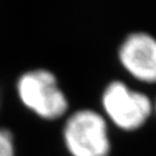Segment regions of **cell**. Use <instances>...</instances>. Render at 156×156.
Here are the masks:
<instances>
[{
    "instance_id": "3",
    "label": "cell",
    "mask_w": 156,
    "mask_h": 156,
    "mask_svg": "<svg viewBox=\"0 0 156 156\" xmlns=\"http://www.w3.org/2000/svg\"><path fill=\"white\" fill-rule=\"evenodd\" d=\"M102 103L112 123L125 131L141 127L149 118L153 109L148 96L129 89L120 81L111 82L106 87Z\"/></svg>"
},
{
    "instance_id": "1",
    "label": "cell",
    "mask_w": 156,
    "mask_h": 156,
    "mask_svg": "<svg viewBox=\"0 0 156 156\" xmlns=\"http://www.w3.org/2000/svg\"><path fill=\"white\" fill-rule=\"evenodd\" d=\"M17 94L28 109L49 120L62 117L68 106L56 76L45 69L24 73L19 79Z\"/></svg>"
},
{
    "instance_id": "6",
    "label": "cell",
    "mask_w": 156,
    "mask_h": 156,
    "mask_svg": "<svg viewBox=\"0 0 156 156\" xmlns=\"http://www.w3.org/2000/svg\"><path fill=\"white\" fill-rule=\"evenodd\" d=\"M155 109H156V105H155Z\"/></svg>"
},
{
    "instance_id": "4",
    "label": "cell",
    "mask_w": 156,
    "mask_h": 156,
    "mask_svg": "<svg viewBox=\"0 0 156 156\" xmlns=\"http://www.w3.org/2000/svg\"><path fill=\"white\" fill-rule=\"evenodd\" d=\"M119 59L132 76L156 83V39L146 33L128 35L119 49Z\"/></svg>"
},
{
    "instance_id": "5",
    "label": "cell",
    "mask_w": 156,
    "mask_h": 156,
    "mask_svg": "<svg viewBox=\"0 0 156 156\" xmlns=\"http://www.w3.org/2000/svg\"><path fill=\"white\" fill-rule=\"evenodd\" d=\"M0 156H14V142L9 131L0 128Z\"/></svg>"
},
{
    "instance_id": "2",
    "label": "cell",
    "mask_w": 156,
    "mask_h": 156,
    "mask_svg": "<svg viewBox=\"0 0 156 156\" xmlns=\"http://www.w3.org/2000/svg\"><path fill=\"white\" fill-rule=\"evenodd\" d=\"M64 140L72 156H108L110 153L105 120L91 110H81L68 118Z\"/></svg>"
}]
</instances>
